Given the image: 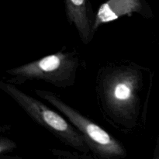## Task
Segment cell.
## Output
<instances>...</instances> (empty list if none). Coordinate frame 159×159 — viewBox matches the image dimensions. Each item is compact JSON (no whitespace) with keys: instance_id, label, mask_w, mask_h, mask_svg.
<instances>
[{"instance_id":"obj_1","label":"cell","mask_w":159,"mask_h":159,"mask_svg":"<svg viewBox=\"0 0 159 159\" xmlns=\"http://www.w3.org/2000/svg\"><path fill=\"white\" fill-rule=\"evenodd\" d=\"M139 65H112L100 71L97 79L99 105L106 118L116 127L134 129L139 117L141 88Z\"/></svg>"},{"instance_id":"obj_2","label":"cell","mask_w":159,"mask_h":159,"mask_svg":"<svg viewBox=\"0 0 159 159\" xmlns=\"http://www.w3.org/2000/svg\"><path fill=\"white\" fill-rule=\"evenodd\" d=\"M34 93L39 97L54 106L75 127L85 138L90 152H93L96 158L113 159L123 158L127 156L125 148L118 140L75 109L68 105L57 95L41 89L34 90Z\"/></svg>"},{"instance_id":"obj_3","label":"cell","mask_w":159,"mask_h":159,"mask_svg":"<svg viewBox=\"0 0 159 159\" xmlns=\"http://www.w3.org/2000/svg\"><path fill=\"white\" fill-rule=\"evenodd\" d=\"M80 59L75 51H59L23 65L15 74L23 80H41L58 88L73 86Z\"/></svg>"},{"instance_id":"obj_4","label":"cell","mask_w":159,"mask_h":159,"mask_svg":"<svg viewBox=\"0 0 159 159\" xmlns=\"http://www.w3.org/2000/svg\"><path fill=\"white\" fill-rule=\"evenodd\" d=\"M10 90L25 111L37 124L46 129L65 145L85 155L90 152L82 134L63 116L38 99L16 89Z\"/></svg>"},{"instance_id":"obj_5","label":"cell","mask_w":159,"mask_h":159,"mask_svg":"<svg viewBox=\"0 0 159 159\" xmlns=\"http://www.w3.org/2000/svg\"><path fill=\"white\" fill-rule=\"evenodd\" d=\"M65 12L70 24L78 31L84 44H89L94 37L96 20L89 0H65Z\"/></svg>"}]
</instances>
